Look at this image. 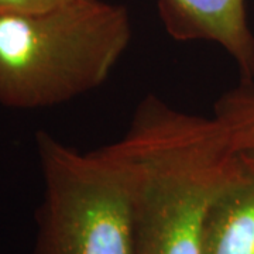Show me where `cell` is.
<instances>
[{
	"label": "cell",
	"instance_id": "obj_5",
	"mask_svg": "<svg viewBox=\"0 0 254 254\" xmlns=\"http://www.w3.org/2000/svg\"><path fill=\"white\" fill-rule=\"evenodd\" d=\"M203 254H254V148L236 145L209 210Z\"/></svg>",
	"mask_w": 254,
	"mask_h": 254
},
{
	"label": "cell",
	"instance_id": "obj_2",
	"mask_svg": "<svg viewBox=\"0 0 254 254\" xmlns=\"http://www.w3.org/2000/svg\"><path fill=\"white\" fill-rule=\"evenodd\" d=\"M130 40L126 7L102 0L0 16V105L41 109L93 91L109 78Z\"/></svg>",
	"mask_w": 254,
	"mask_h": 254
},
{
	"label": "cell",
	"instance_id": "obj_1",
	"mask_svg": "<svg viewBox=\"0 0 254 254\" xmlns=\"http://www.w3.org/2000/svg\"><path fill=\"white\" fill-rule=\"evenodd\" d=\"M126 171L136 254H203L209 210L236 153L227 127L147 95L115 141Z\"/></svg>",
	"mask_w": 254,
	"mask_h": 254
},
{
	"label": "cell",
	"instance_id": "obj_4",
	"mask_svg": "<svg viewBox=\"0 0 254 254\" xmlns=\"http://www.w3.org/2000/svg\"><path fill=\"white\" fill-rule=\"evenodd\" d=\"M167 33L178 41H210L233 58L246 83L254 79V36L245 0H157Z\"/></svg>",
	"mask_w": 254,
	"mask_h": 254
},
{
	"label": "cell",
	"instance_id": "obj_6",
	"mask_svg": "<svg viewBox=\"0 0 254 254\" xmlns=\"http://www.w3.org/2000/svg\"><path fill=\"white\" fill-rule=\"evenodd\" d=\"M213 115L227 127L237 147L254 148V88L243 85L218 100Z\"/></svg>",
	"mask_w": 254,
	"mask_h": 254
},
{
	"label": "cell",
	"instance_id": "obj_7",
	"mask_svg": "<svg viewBox=\"0 0 254 254\" xmlns=\"http://www.w3.org/2000/svg\"><path fill=\"white\" fill-rule=\"evenodd\" d=\"M86 0H0V16L40 14Z\"/></svg>",
	"mask_w": 254,
	"mask_h": 254
},
{
	"label": "cell",
	"instance_id": "obj_3",
	"mask_svg": "<svg viewBox=\"0 0 254 254\" xmlns=\"http://www.w3.org/2000/svg\"><path fill=\"white\" fill-rule=\"evenodd\" d=\"M44 182L34 254H136L126 171L115 143L82 153L37 133Z\"/></svg>",
	"mask_w": 254,
	"mask_h": 254
}]
</instances>
